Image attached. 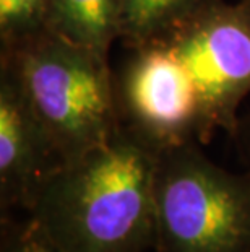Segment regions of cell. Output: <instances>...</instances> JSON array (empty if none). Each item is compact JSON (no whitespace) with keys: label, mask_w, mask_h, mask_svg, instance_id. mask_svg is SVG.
Segmentation results:
<instances>
[{"label":"cell","mask_w":250,"mask_h":252,"mask_svg":"<svg viewBox=\"0 0 250 252\" xmlns=\"http://www.w3.org/2000/svg\"><path fill=\"white\" fill-rule=\"evenodd\" d=\"M218 2L221 0H120V41L129 49L163 41Z\"/></svg>","instance_id":"obj_8"},{"label":"cell","mask_w":250,"mask_h":252,"mask_svg":"<svg viewBox=\"0 0 250 252\" xmlns=\"http://www.w3.org/2000/svg\"><path fill=\"white\" fill-rule=\"evenodd\" d=\"M65 164L12 67L0 62V217L13 210L33 212L42 190Z\"/></svg>","instance_id":"obj_6"},{"label":"cell","mask_w":250,"mask_h":252,"mask_svg":"<svg viewBox=\"0 0 250 252\" xmlns=\"http://www.w3.org/2000/svg\"><path fill=\"white\" fill-rule=\"evenodd\" d=\"M0 62L12 67L67 163L106 143L120 128L114 70L96 52L46 30L0 52Z\"/></svg>","instance_id":"obj_2"},{"label":"cell","mask_w":250,"mask_h":252,"mask_svg":"<svg viewBox=\"0 0 250 252\" xmlns=\"http://www.w3.org/2000/svg\"><path fill=\"white\" fill-rule=\"evenodd\" d=\"M120 124L156 153L201 145L200 99L185 63L159 42L130 49L114 70Z\"/></svg>","instance_id":"obj_5"},{"label":"cell","mask_w":250,"mask_h":252,"mask_svg":"<svg viewBox=\"0 0 250 252\" xmlns=\"http://www.w3.org/2000/svg\"><path fill=\"white\" fill-rule=\"evenodd\" d=\"M158 42L169 47L195 80L201 145L216 130L232 137L239 108L250 94V0H221Z\"/></svg>","instance_id":"obj_4"},{"label":"cell","mask_w":250,"mask_h":252,"mask_svg":"<svg viewBox=\"0 0 250 252\" xmlns=\"http://www.w3.org/2000/svg\"><path fill=\"white\" fill-rule=\"evenodd\" d=\"M158 155L120 126L106 143L63 166L29 215L63 252H153Z\"/></svg>","instance_id":"obj_1"},{"label":"cell","mask_w":250,"mask_h":252,"mask_svg":"<svg viewBox=\"0 0 250 252\" xmlns=\"http://www.w3.org/2000/svg\"><path fill=\"white\" fill-rule=\"evenodd\" d=\"M51 0H0V52H7L47 30Z\"/></svg>","instance_id":"obj_9"},{"label":"cell","mask_w":250,"mask_h":252,"mask_svg":"<svg viewBox=\"0 0 250 252\" xmlns=\"http://www.w3.org/2000/svg\"><path fill=\"white\" fill-rule=\"evenodd\" d=\"M231 140L236 145L239 157L246 164V169L250 171V112L239 117L236 132L232 133Z\"/></svg>","instance_id":"obj_11"},{"label":"cell","mask_w":250,"mask_h":252,"mask_svg":"<svg viewBox=\"0 0 250 252\" xmlns=\"http://www.w3.org/2000/svg\"><path fill=\"white\" fill-rule=\"evenodd\" d=\"M0 252H63L36 217H0Z\"/></svg>","instance_id":"obj_10"},{"label":"cell","mask_w":250,"mask_h":252,"mask_svg":"<svg viewBox=\"0 0 250 252\" xmlns=\"http://www.w3.org/2000/svg\"><path fill=\"white\" fill-rule=\"evenodd\" d=\"M47 30L108 59L120 41V0H51Z\"/></svg>","instance_id":"obj_7"},{"label":"cell","mask_w":250,"mask_h":252,"mask_svg":"<svg viewBox=\"0 0 250 252\" xmlns=\"http://www.w3.org/2000/svg\"><path fill=\"white\" fill-rule=\"evenodd\" d=\"M153 252H250V171L213 163L198 142L158 155Z\"/></svg>","instance_id":"obj_3"}]
</instances>
